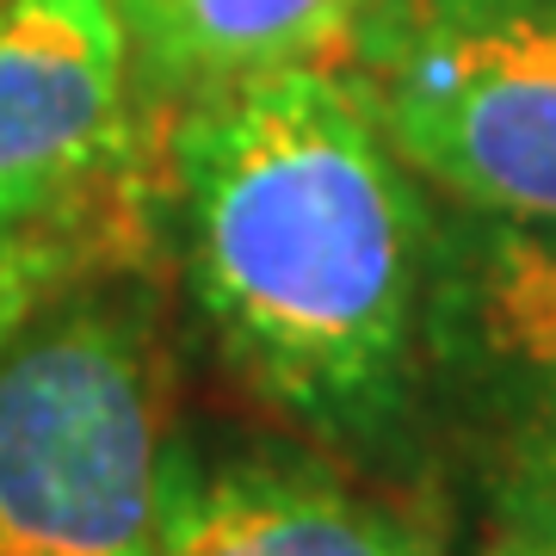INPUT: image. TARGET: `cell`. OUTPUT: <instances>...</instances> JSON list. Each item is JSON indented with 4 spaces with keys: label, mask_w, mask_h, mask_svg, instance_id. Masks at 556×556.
<instances>
[{
    "label": "cell",
    "mask_w": 556,
    "mask_h": 556,
    "mask_svg": "<svg viewBox=\"0 0 556 556\" xmlns=\"http://www.w3.org/2000/svg\"><path fill=\"white\" fill-rule=\"evenodd\" d=\"M433 408H457L477 457L482 556H556V223L452 204Z\"/></svg>",
    "instance_id": "cell-4"
},
{
    "label": "cell",
    "mask_w": 556,
    "mask_h": 556,
    "mask_svg": "<svg viewBox=\"0 0 556 556\" xmlns=\"http://www.w3.org/2000/svg\"><path fill=\"white\" fill-rule=\"evenodd\" d=\"M167 477L155 291L105 273L0 353V556H161Z\"/></svg>",
    "instance_id": "cell-2"
},
{
    "label": "cell",
    "mask_w": 556,
    "mask_h": 556,
    "mask_svg": "<svg viewBox=\"0 0 556 556\" xmlns=\"http://www.w3.org/2000/svg\"><path fill=\"white\" fill-rule=\"evenodd\" d=\"M161 211V137L87 167L0 179V353L56 298L130 273Z\"/></svg>",
    "instance_id": "cell-7"
},
{
    "label": "cell",
    "mask_w": 556,
    "mask_h": 556,
    "mask_svg": "<svg viewBox=\"0 0 556 556\" xmlns=\"http://www.w3.org/2000/svg\"><path fill=\"white\" fill-rule=\"evenodd\" d=\"M161 556H439V538L328 457L174 452Z\"/></svg>",
    "instance_id": "cell-5"
},
{
    "label": "cell",
    "mask_w": 556,
    "mask_h": 556,
    "mask_svg": "<svg viewBox=\"0 0 556 556\" xmlns=\"http://www.w3.org/2000/svg\"><path fill=\"white\" fill-rule=\"evenodd\" d=\"M334 68L445 204L556 223V0H365Z\"/></svg>",
    "instance_id": "cell-3"
},
{
    "label": "cell",
    "mask_w": 556,
    "mask_h": 556,
    "mask_svg": "<svg viewBox=\"0 0 556 556\" xmlns=\"http://www.w3.org/2000/svg\"><path fill=\"white\" fill-rule=\"evenodd\" d=\"M112 0H0V179L149 149Z\"/></svg>",
    "instance_id": "cell-6"
},
{
    "label": "cell",
    "mask_w": 556,
    "mask_h": 556,
    "mask_svg": "<svg viewBox=\"0 0 556 556\" xmlns=\"http://www.w3.org/2000/svg\"><path fill=\"white\" fill-rule=\"evenodd\" d=\"M161 211L223 365L321 452L415 477L452 211L340 68H278L167 112Z\"/></svg>",
    "instance_id": "cell-1"
},
{
    "label": "cell",
    "mask_w": 556,
    "mask_h": 556,
    "mask_svg": "<svg viewBox=\"0 0 556 556\" xmlns=\"http://www.w3.org/2000/svg\"><path fill=\"white\" fill-rule=\"evenodd\" d=\"M149 118L278 68H334L365 0H112Z\"/></svg>",
    "instance_id": "cell-8"
}]
</instances>
